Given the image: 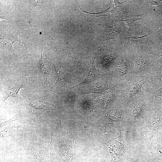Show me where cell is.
<instances>
[{
	"instance_id": "obj_1",
	"label": "cell",
	"mask_w": 162,
	"mask_h": 162,
	"mask_svg": "<svg viewBox=\"0 0 162 162\" xmlns=\"http://www.w3.org/2000/svg\"><path fill=\"white\" fill-rule=\"evenodd\" d=\"M137 69L140 71L150 73L154 71L158 72L159 69L146 58L136 56L134 58Z\"/></svg>"
},
{
	"instance_id": "obj_2",
	"label": "cell",
	"mask_w": 162,
	"mask_h": 162,
	"mask_svg": "<svg viewBox=\"0 0 162 162\" xmlns=\"http://www.w3.org/2000/svg\"><path fill=\"white\" fill-rule=\"evenodd\" d=\"M29 105L32 108V113L37 116L40 115L45 111L54 110L56 108V106L54 104L45 101H35L32 100Z\"/></svg>"
},
{
	"instance_id": "obj_3",
	"label": "cell",
	"mask_w": 162,
	"mask_h": 162,
	"mask_svg": "<svg viewBox=\"0 0 162 162\" xmlns=\"http://www.w3.org/2000/svg\"><path fill=\"white\" fill-rule=\"evenodd\" d=\"M102 26V35L104 40L112 39L121 32V27L117 25L110 26L103 22Z\"/></svg>"
},
{
	"instance_id": "obj_4",
	"label": "cell",
	"mask_w": 162,
	"mask_h": 162,
	"mask_svg": "<svg viewBox=\"0 0 162 162\" xmlns=\"http://www.w3.org/2000/svg\"><path fill=\"white\" fill-rule=\"evenodd\" d=\"M151 88L153 94L162 98V73H158L154 77Z\"/></svg>"
},
{
	"instance_id": "obj_5",
	"label": "cell",
	"mask_w": 162,
	"mask_h": 162,
	"mask_svg": "<svg viewBox=\"0 0 162 162\" xmlns=\"http://www.w3.org/2000/svg\"><path fill=\"white\" fill-rule=\"evenodd\" d=\"M23 85L12 84L7 87L3 97V102L8 97H13L19 98L21 97L19 92L20 89L23 87Z\"/></svg>"
},
{
	"instance_id": "obj_6",
	"label": "cell",
	"mask_w": 162,
	"mask_h": 162,
	"mask_svg": "<svg viewBox=\"0 0 162 162\" xmlns=\"http://www.w3.org/2000/svg\"><path fill=\"white\" fill-rule=\"evenodd\" d=\"M143 82L141 80L136 83L131 84L128 91L126 96V100L129 101L139 93L141 91V87Z\"/></svg>"
},
{
	"instance_id": "obj_7",
	"label": "cell",
	"mask_w": 162,
	"mask_h": 162,
	"mask_svg": "<svg viewBox=\"0 0 162 162\" xmlns=\"http://www.w3.org/2000/svg\"><path fill=\"white\" fill-rule=\"evenodd\" d=\"M42 50L41 52L40 57L38 61V65L42 74L45 84L47 85L49 82L50 78V70L48 69L44 62L42 55Z\"/></svg>"
},
{
	"instance_id": "obj_8",
	"label": "cell",
	"mask_w": 162,
	"mask_h": 162,
	"mask_svg": "<svg viewBox=\"0 0 162 162\" xmlns=\"http://www.w3.org/2000/svg\"><path fill=\"white\" fill-rule=\"evenodd\" d=\"M86 76L84 80L79 84L74 87L82 84H85L90 83L95 77L96 72L93 67H90L86 70Z\"/></svg>"
},
{
	"instance_id": "obj_9",
	"label": "cell",
	"mask_w": 162,
	"mask_h": 162,
	"mask_svg": "<svg viewBox=\"0 0 162 162\" xmlns=\"http://www.w3.org/2000/svg\"><path fill=\"white\" fill-rule=\"evenodd\" d=\"M18 106L19 110L18 113L14 117L9 120L1 123V127L5 126L7 124L13 121L22 119L27 117V114L23 108L20 106Z\"/></svg>"
},
{
	"instance_id": "obj_10",
	"label": "cell",
	"mask_w": 162,
	"mask_h": 162,
	"mask_svg": "<svg viewBox=\"0 0 162 162\" xmlns=\"http://www.w3.org/2000/svg\"><path fill=\"white\" fill-rule=\"evenodd\" d=\"M141 15H135L131 16H123L120 18L119 21L123 22L128 27L130 30L132 24L135 21L142 19Z\"/></svg>"
},
{
	"instance_id": "obj_11",
	"label": "cell",
	"mask_w": 162,
	"mask_h": 162,
	"mask_svg": "<svg viewBox=\"0 0 162 162\" xmlns=\"http://www.w3.org/2000/svg\"><path fill=\"white\" fill-rule=\"evenodd\" d=\"M53 65L56 74V83L59 80H63L68 73L64 70L58 64L54 63Z\"/></svg>"
},
{
	"instance_id": "obj_12",
	"label": "cell",
	"mask_w": 162,
	"mask_h": 162,
	"mask_svg": "<svg viewBox=\"0 0 162 162\" xmlns=\"http://www.w3.org/2000/svg\"><path fill=\"white\" fill-rule=\"evenodd\" d=\"M143 109V104L141 103L136 104L134 106L131 112L132 117L134 119H137L141 114Z\"/></svg>"
},
{
	"instance_id": "obj_13",
	"label": "cell",
	"mask_w": 162,
	"mask_h": 162,
	"mask_svg": "<svg viewBox=\"0 0 162 162\" xmlns=\"http://www.w3.org/2000/svg\"><path fill=\"white\" fill-rule=\"evenodd\" d=\"M148 34H148L142 36L132 35L126 37L125 39L127 41L134 44H142L144 43V42L142 41V38Z\"/></svg>"
},
{
	"instance_id": "obj_14",
	"label": "cell",
	"mask_w": 162,
	"mask_h": 162,
	"mask_svg": "<svg viewBox=\"0 0 162 162\" xmlns=\"http://www.w3.org/2000/svg\"><path fill=\"white\" fill-rule=\"evenodd\" d=\"M128 70V66L126 63L122 61L121 63L119 70V74L121 76H124L126 74Z\"/></svg>"
},
{
	"instance_id": "obj_15",
	"label": "cell",
	"mask_w": 162,
	"mask_h": 162,
	"mask_svg": "<svg viewBox=\"0 0 162 162\" xmlns=\"http://www.w3.org/2000/svg\"><path fill=\"white\" fill-rule=\"evenodd\" d=\"M152 54L155 56H156L162 60V51H156L153 52Z\"/></svg>"
},
{
	"instance_id": "obj_16",
	"label": "cell",
	"mask_w": 162,
	"mask_h": 162,
	"mask_svg": "<svg viewBox=\"0 0 162 162\" xmlns=\"http://www.w3.org/2000/svg\"><path fill=\"white\" fill-rule=\"evenodd\" d=\"M146 1L147 3L149 4L152 6L158 5L159 3V1H158L148 0Z\"/></svg>"
},
{
	"instance_id": "obj_17",
	"label": "cell",
	"mask_w": 162,
	"mask_h": 162,
	"mask_svg": "<svg viewBox=\"0 0 162 162\" xmlns=\"http://www.w3.org/2000/svg\"><path fill=\"white\" fill-rule=\"evenodd\" d=\"M34 4V9L36 6L39 5L41 1H40L34 0L33 1Z\"/></svg>"
},
{
	"instance_id": "obj_18",
	"label": "cell",
	"mask_w": 162,
	"mask_h": 162,
	"mask_svg": "<svg viewBox=\"0 0 162 162\" xmlns=\"http://www.w3.org/2000/svg\"><path fill=\"white\" fill-rule=\"evenodd\" d=\"M161 136L162 137V133H161Z\"/></svg>"
}]
</instances>
